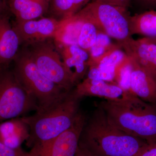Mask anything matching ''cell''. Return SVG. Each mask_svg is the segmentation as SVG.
<instances>
[{"label": "cell", "instance_id": "6da1fadb", "mask_svg": "<svg viewBox=\"0 0 156 156\" xmlns=\"http://www.w3.org/2000/svg\"><path fill=\"white\" fill-rule=\"evenodd\" d=\"M75 88L66 92L49 106L37 110L34 115L21 117L29 131L26 145L30 148L29 156H39L52 141L74 122L82 99Z\"/></svg>", "mask_w": 156, "mask_h": 156}, {"label": "cell", "instance_id": "7a4b0ae2", "mask_svg": "<svg viewBox=\"0 0 156 156\" xmlns=\"http://www.w3.org/2000/svg\"><path fill=\"white\" fill-rule=\"evenodd\" d=\"M147 144L117 128L98 105L86 122L79 145L98 156H136Z\"/></svg>", "mask_w": 156, "mask_h": 156}, {"label": "cell", "instance_id": "3957f363", "mask_svg": "<svg viewBox=\"0 0 156 156\" xmlns=\"http://www.w3.org/2000/svg\"><path fill=\"white\" fill-rule=\"evenodd\" d=\"M99 106L109 119L126 134L144 140L156 142V107L135 95L120 101L105 100Z\"/></svg>", "mask_w": 156, "mask_h": 156}, {"label": "cell", "instance_id": "277c9868", "mask_svg": "<svg viewBox=\"0 0 156 156\" xmlns=\"http://www.w3.org/2000/svg\"><path fill=\"white\" fill-rule=\"evenodd\" d=\"M131 16L127 8L92 0L73 17L81 21L91 23L98 30L119 42L132 37Z\"/></svg>", "mask_w": 156, "mask_h": 156}, {"label": "cell", "instance_id": "5b68a950", "mask_svg": "<svg viewBox=\"0 0 156 156\" xmlns=\"http://www.w3.org/2000/svg\"><path fill=\"white\" fill-rule=\"evenodd\" d=\"M14 60V74L20 83L36 101L37 110L49 106L68 92L42 73L29 51L17 55Z\"/></svg>", "mask_w": 156, "mask_h": 156}, {"label": "cell", "instance_id": "8992f818", "mask_svg": "<svg viewBox=\"0 0 156 156\" xmlns=\"http://www.w3.org/2000/svg\"><path fill=\"white\" fill-rule=\"evenodd\" d=\"M37 109L36 101L20 83L14 71L0 67V123Z\"/></svg>", "mask_w": 156, "mask_h": 156}, {"label": "cell", "instance_id": "52a82bcc", "mask_svg": "<svg viewBox=\"0 0 156 156\" xmlns=\"http://www.w3.org/2000/svg\"><path fill=\"white\" fill-rule=\"evenodd\" d=\"M28 51L40 71L45 76L66 91L75 87L73 76L67 69L60 54L48 40L34 44Z\"/></svg>", "mask_w": 156, "mask_h": 156}, {"label": "cell", "instance_id": "ba28073f", "mask_svg": "<svg viewBox=\"0 0 156 156\" xmlns=\"http://www.w3.org/2000/svg\"><path fill=\"white\" fill-rule=\"evenodd\" d=\"M65 23L53 17L14 22L13 27L19 37L21 44L33 45L54 38Z\"/></svg>", "mask_w": 156, "mask_h": 156}, {"label": "cell", "instance_id": "9c48e42d", "mask_svg": "<svg viewBox=\"0 0 156 156\" xmlns=\"http://www.w3.org/2000/svg\"><path fill=\"white\" fill-rule=\"evenodd\" d=\"M118 44L156 81V42L153 38L135 40L131 37Z\"/></svg>", "mask_w": 156, "mask_h": 156}, {"label": "cell", "instance_id": "30bf717a", "mask_svg": "<svg viewBox=\"0 0 156 156\" xmlns=\"http://www.w3.org/2000/svg\"><path fill=\"white\" fill-rule=\"evenodd\" d=\"M86 122L85 115L80 112L72 126L56 137L48 148L39 156H75Z\"/></svg>", "mask_w": 156, "mask_h": 156}, {"label": "cell", "instance_id": "8fae6325", "mask_svg": "<svg viewBox=\"0 0 156 156\" xmlns=\"http://www.w3.org/2000/svg\"><path fill=\"white\" fill-rule=\"evenodd\" d=\"M75 89L77 94L82 98L92 96L114 102L123 101L134 95L125 92L114 83L87 78L78 84Z\"/></svg>", "mask_w": 156, "mask_h": 156}, {"label": "cell", "instance_id": "7c38bea8", "mask_svg": "<svg viewBox=\"0 0 156 156\" xmlns=\"http://www.w3.org/2000/svg\"><path fill=\"white\" fill-rule=\"evenodd\" d=\"M20 44L9 14L0 16V67H7L15 59Z\"/></svg>", "mask_w": 156, "mask_h": 156}, {"label": "cell", "instance_id": "4fadbf2b", "mask_svg": "<svg viewBox=\"0 0 156 156\" xmlns=\"http://www.w3.org/2000/svg\"><path fill=\"white\" fill-rule=\"evenodd\" d=\"M129 57L132 66L131 75L132 92L134 95L145 102L156 103V81L133 58Z\"/></svg>", "mask_w": 156, "mask_h": 156}, {"label": "cell", "instance_id": "5bb4252c", "mask_svg": "<svg viewBox=\"0 0 156 156\" xmlns=\"http://www.w3.org/2000/svg\"><path fill=\"white\" fill-rule=\"evenodd\" d=\"M50 0H9L10 13L15 17V22L33 20L48 13Z\"/></svg>", "mask_w": 156, "mask_h": 156}, {"label": "cell", "instance_id": "9a60e30c", "mask_svg": "<svg viewBox=\"0 0 156 156\" xmlns=\"http://www.w3.org/2000/svg\"><path fill=\"white\" fill-rule=\"evenodd\" d=\"M29 131L27 125L21 117L14 118L0 123V142L13 149L21 147L28 139Z\"/></svg>", "mask_w": 156, "mask_h": 156}, {"label": "cell", "instance_id": "2e32d148", "mask_svg": "<svg viewBox=\"0 0 156 156\" xmlns=\"http://www.w3.org/2000/svg\"><path fill=\"white\" fill-rule=\"evenodd\" d=\"M130 31L131 36L138 34L149 37H156V11H145L131 16Z\"/></svg>", "mask_w": 156, "mask_h": 156}, {"label": "cell", "instance_id": "e0dca14e", "mask_svg": "<svg viewBox=\"0 0 156 156\" xmlns=\"http://www.w3.org/2000/svg\"><path fill=\"white\" fill-rule=\"evenodd\" d=\"M92 1L50 0L48 12L52 17L59 20H63L75 15Z\"/></svg>", "mask_w": 156, "mask_h": 156}, {"label": "cell", "instance_id": "ac0fdd59", "mask_svg": "<svg viewBox=\"0 0 156 156\" xmlns=\"http://www.w3.org/2000/svg\"><path fill=\"white\" fill-rule=\"evenodd\" d=\"M64 20V24L54 37L56 44L77 45L78 37L83 22L73 16Z\"/></svg>", "mask_w": 156, "mask_h": 156}, {"label": "cell", "instance_id": "d6986e66", "mask_svg": "<svg viewBox=\"0 0 156 156\" xmlns=\"http://www.w3.org/2000/svg\"><path fill=\"white\" fill-rule=\"evenodd\" d=\"M127 56L125 51L118 44L115 46L105 52L99 58L89 60L88 65L101 67H116Z\"/></svg>", "mask_w": 156, "mask_h": 156}, {"label": "cell", "instance_id": "ffe728a7", "mask_svg": "<svg viewBox=\"0 0 156 156\" xmlns=\"http://www.w3.org/2000/svg\"><path fill=\"white\" fill-rule=\"evenodd\" d=\"M132 69L131 58L127 55L125 59L116 66L114 83L125 92L131 95H134L131 89Z\"/></svg>", "mask_w": 156, "mask_h": 156}, {"label": "cell", "instance_id": "44dd1931", "mask_svg": "<svg viewBox=\"0 0 156 156\" xmlns=\"http://www.w3.org/2000/svg\"><path fill=\"white\" fill-rule=\"evenodd\" d=\"M82 22L83 23L78 37L77 45L89 53L96 41L98 30L91 23Z\"/></svg>", "mask_w": 156, "mask_h": 156}, {"label": "cell", "instance_id": "7402d4cb", "mask_svg": "<svg viewBox=\"0 0 156 156\" xmlns=\"http://www.w3.org/2000/svg\"><path fill=\"white\" fill-rule=\"evenodd\" d=\"M110 38L106 34L98 30L96 41L89 53V60L99 58L115 46V44L112 43Z\"/></svg>", "mask_w": 156, "mask_h": 156}, {"label": "cell", "instance_id": "603a6c76", "mask_svg": "<svg viewBox=\"0 0 156 156\" xmlns=\"http://www.w3.org/2000/svg\"><path fill=\"white\" fill-rule=\"evenodd\" d=\"M115 67L89 66L87 78L115 83Z\"/></svg>", "mask_w": 156, "mask_h": 156}, {"label": "cell", "instance_id": "cb8c5ba5", "mask_svg": "<svg viewBox=\"0 0 156 156\" xmlns=\"http://www.w3.org/2000/svg\"><path fill=\"white\" fill-rule=\"evenodd\" d=\"M0 156H29L28 152H26L21 147L13 149L0 142Z\"/></svg>", "mask_w": 156, "mask_h": 156}, {"label": "cell", "instance_id": "d4e9b609", "mask_svg": "<svg viewBox=\"0 0 156 156\" xmlns=\"http://www.w3.org/2000/svg\"><path fill=\"white\" fill-rule=\"evenodd\" d=\"M136 156H156V142L147 143Z\"/></svg>", "mask_w": 156, "mask_h": 156}, {"label": "cell", "instance_id": "484cf974", "mask_svg": "<svg viewBox=\"0 0 156 156\" xmlns=\"http://www.w3.org/2000/svg\"><path fill=\"white\" fill-rule=\"evenodd\" d=\"M114 5L127 8L130 6L131 0H95Z\"/></svg>", "mask_w": 156, "mask_h": 156}, {"label": "cell", "instance_id": "4316f807", "mask_svg": "<svg viewBox=\"0 0 156 156\" xmlns=\"http://www.w3.org/2000/svg\"><path fill=\"white\" fill-rule=\"evenodd\" d=\"M75 156H98L92 153L87 149L79 145L76 153Z\"/></svg>", "mask_w": 156, "mask_h": 156}, {"label": "cell", "instance_id": "83f0119b", "mask_svg": "<svg viewBox=\"0 0 156 156\" xmlns=\"http://www.w3.org/2000/svg\"><path fill=\"white\" fill-rule=\"evenodd\" d=\"M9 11L8 4L5 0H0V16L5 14H9Z\"/></svg>", "mask_w": 156, "mask_h": 156}, {"label": "cell", "instance_id": "f1b7e54d", "mask_svg": "<svg viewBox=\"0 0 156 156\" xmlns=\"http://www.w3.org/2000/svg\"><path fill=\"white\" fill-rule=\"evenodd\" d=\"M146 6L149 7H156V0H136Z\"/></svg>", "mask_w": 156, "mask_h": 156}, {"label": "cell", "instance_id": "f546056e", "mask_svg": "<svg viewBox=\"0 0 156 156\" xmlns=\"http://www.w3.org/2000/svg\"><path fill=\"white\" fill-rule=\"evenodd\" d=\"M152 38H153V39H154V41H155L156 42V37H152Z\"/></svg>", "mask_w": 156, "mask_h": 156}, {"label": "cell", "instance_id": "4dcf8cb0", "mask_svg": "<svg viewBox=\"0 0 156 156\" xmlns=\"http://www.w3.org/2000/svg\"><path fill=\"white\" fill-rule=\"evenodd\" d=\"M5 1L6 2L8 3V2H9V0H5Z\"/></svg>", "mask_w": 156, "mask_h": 156}, {"label": "cell", "instance_id": "1f68e13d", "mask_svg": "<svg viewBox=\"0 0 156 156\" xmlns=\"http://www.w3.org/2000/svg\"><path fill=\"white\" fill-rule=\"evenodd\" d=\"M154 105H155V106L156 107V103H155Z\"/></svg>", "mask_w": 156, "mask_h": 156}]
</instances>
